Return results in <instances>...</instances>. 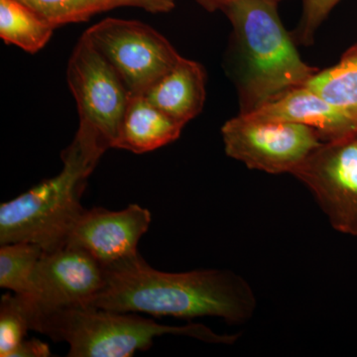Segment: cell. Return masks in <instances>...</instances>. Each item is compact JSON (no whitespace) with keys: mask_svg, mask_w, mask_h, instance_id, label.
Returning <instances> with one entry per match:
<instances>
[{"mask_svg":"<svg viewBox=\"0 0 357 357\" xmlns=\"http://www.w3.org/2000/svg\"><path fill=\"white\" fill-rule=\"evenodd\" d=\"M109 148L88 124L62 152L63 169L29 191L0 206V244L30 243L44 251L65 246L84 208L81 199L89 176Z\"/></svg>","mask_w":357,"mask_h":357,"instance_id":"cell-3","label":"cell"},{"mask_svg":"<svg viewBox=\"0 0 357 357\" xmlns=\"http://www.w3.org/2000/svg\"><path fill=\"white\" fill-rule=\"evenodd\" d=\"M232 25L239 114H248L310 81L319 69L301 58L275 0H237L223 9Z\"/></svg>","mask_w":357,"mask_h":357,"instance_id":"cell-2","label":"cell"},{"mask_svg":"<svg viewBox=\"0 0 357 357\" xmlns=\"http://www.w3.org/2000/svg\"><path fill=\"white\" fill-rule=\"evenodd\" d=\"M54 27L84 22L96 13L107 11L105 0H20Z\"/></svg>","mask_w":357,"mask_h":357,"instance_id":"cell-18","label":"cell"},{"mask_svg":"<svg viewBox=\"0 0 357 357\" xmlns=\"http://www.w3.org/2000/svg\"><path fill=\"white\" fill-rule=\"evenodd\" d=\"M43 251V249L34 243L1 244L0 287L29 297L32 292L35 270Z\"/></svg>","mask_w":357,"mask_h":357,"instance_id":"cell-16","label":"cell"},{"mask_svg":"<svg viewBox=\"0 0 357 357\" xmlns=\"http://www.w3.org/2000/svg\"><path fill=\"white\" fill-rule=\"evenodd\" d=\"M222 135L227 156L269 174H293L324 142L306 126L239 114L223 124Z\"/></svg>","mask_w":357,"mask_h":357,"instance_id":"cell-6","label":"cell"},{"mask_svg":"<svg viewBox=\"0 0 357 357\" xmlns=\"http://www.w3.org/2000/svg\"><path fill=\"white\" fill-rule=\"evenodd\" d=\"M105 287L89 307L155 317H215L231 325L252 318L255 291L241 275L227 269L160 271L142 256L107 268Z\"/></svg>","mask_w":357,"mask_h":357,"instance_id":"cell-1","label":"cell"},{"mask_svg":"<svg viewBox=\"0 0 357 357\" xmlns=\"http://www.w3.org/2000/svg\"><path fill=\"white\" fill-rule=\"evenodd\" d=\"M121 77L130 96H143L178 62L172 44L135 20L107 18L84 33Z\"/></svg>","mask_w":357,"mask_h":357,"instance_id":"cell-5","label":"cell"},{"mask_svg":"<svg viewBox=\"0 0 357 357\" xmlns=\"http://www.w3.org/2000/svg\"><path fill=\"white\" fill-rule=\"evenodd\" d=\"M150 223L151 213L137 204L121 211L84 208L65 245L84 249L107 269L140 255L138 244Z\"/></svg>","mask_w":357,"mask_h":357,"instance_id":"cell-10","label":"cell"},{"mask_svg":"<svg viewBox=\"0 0 357 357\" xmlns=\"http://www.w3.org/2000/svg\"><path fill=\"white\" fill-rule=\"evenodd\" d=\"M54 27L20 0H0V37L28 53H37L48 43Z\"/></svg>","mask_w":357,"mask_h":357,"instance_id":"cell-14","label":"cell"},{"mask_svg":"<svg viewBox=\"0 0 357 357\" xmlns=\"http://www.w3.org/2000/svg\"><path fill=\"white\" fill-rule=\"evenodd\" d=\"M244 115L261 121L306 126L317 131L324 142L357 131L356 119L333 107L306 86L292 89L255 112Z\"/></svg>","mask_w":357,"mask_h":357,"instance_id":"cell-11","label":"cell"},{"mask_svg":"<svg viewBox=\"0 0 357 357\" xmlns=\"http://www.w3.org/2000/svg\"><path fill=\"white\" fill-rule=\"evenodd\" d=\"M143 96L164 114L185 126L204 109L206 73L203 66L181 57Z\"/></svg>","mask_w":357,"mask_h":357,"instance_id":"cell-12","label":"cell"},{"mask_svg":"<svg viewBox=\"0 0 357 357\" xmlns=\"http://www.w3.org/2000/svg\"><path fill=\"white\" fill-rule=\"evenodd\" d=\"M342 0H303V14L295 37L300 44L314 43V35L331 11Z\"/></svg>","mask_w":357,"mask_h":357,"instance_id":"cell-19","label":"cell"},{"mask_svg":"<svg viewBox=\"0 0 357 357\" xmlns=\"http://www.w3.org/2000/svg\"><path fill=\"white\" fill-rule=\"evenodd\" d=\"M31 301L18 294H6L0 301V356L11 354L31 331Z\"/></svg>","mask_w":357,"mask_h":357,"instance_id":"cell-17","label":"cell"},{"mask_svg":"<svg viewBox=\"0 0 357 357\" xmlns=\"http://www.w3.org/2000/svg\"><path fill=\"white\" fill-rule=\"evenodd\" d=\"M107 10L121 6L137 7L148 13H169L175 7V0H105Z\"/></svg>","mask_w":357,"mask_h":357,"instance_id":"cell-20","label":"cell"},{"mask_svg":"<svg viewBox=\"0 0 357 357\" xmlns=\"http://www.w3.org/2000/svg\"><path fill=\"white\" fill-rule=\"evenodd\" d=\"M50 347L37 338H25L11 354V357H49L52 356Z\"/></svg>","mask_w":357,"mask_h":357,"instance_id":"cell-21","label":"cell"},{"mask_svg":"<svg viewBox=\"0 0 357 357\" xmlns=\"http://www.w3.org/2000/svg\"><path fill=\"white\" fill-rule=\"evenodd\" d=\"M199 6L203 7L206 10L210 13H215L217 10H223L227 6L237 0H194ZM275 1H280V0H275Z\"/></svg>","mask_w":357,"mask_h":357,"instance_id":"cell-22","label":"cell"},{"mask_svg":"<svg viewBox=\"0 0 357 357\" xmlns=\"http://www.w3.org/2000/svg\"><path fill=\"white\" fill-rule=\"evenodd\" d=\"M305 86L357 119V43L344 52L337 65L319 70Z\"/></svg>","mask_w":357,"mask_h":357,"instance_id":"cell-15","label":"cell"},{"mask_svg":"<svg viewBox=\"0 0 357 357\" xmlns=\"http://www.w3.org/2000/svg\"><path fill=\"white\" fill-rule=\"evenodd\" d=\"M184 126L152 105L144 96H132L115 148L135 154L153 151L177 140Z\"/></svg>","mask_w":357,"mask_h":357,"instance_id":"cell-13","label":"cell"},{"mask_svg":"<svg viewBox=\"0 0 357 357\" xmlns=\"http://www.w3.org/2000/svg\"><path fill=\"white\" fill-rule=\"evenodd\" d=\"M292 175L312 192L333 229L357 236V131L321 143Z\"/></svg>","mask_w":357,"mask_h":357,"instance_id":"cell-8","label":"cell"},{"mask_svg":"<svg viewBox=\"0 0 357 357\" xmlns=\"http://www.w3.org/2000/svg\"><path fill=\"white\" fill-rule=\"evenodd\" d=\"M33 307V305H32ZM31 331L69 344V357H130L156 337L185 335L208 344H234L238 335H220L202 324L162 325L138 312L95 307L40 312L32 307Z\"/></svg>","mask_w":357,"mask_h":357,"instance_id":"cell-4","label":"cell"},{"mask_svg":"<svg viewBox=\"0 0 357 357\" xmlns=\"http://www.w3.org/2000/svg\"><path fill=\"white\" fill-rule=\"evenodd\" d=\"M105 268L93 256L84 249L65 245L43 251L27 298L40 312L89 307L105 287Z\"/></svg>","mask_w":357,"mask_h":357,"instance_id":"cell-9","label":"cell"},{"mask_svg":"<svg viewBox=\"0 0 357 357\" xmlns=\"http://www.w3.org/2000/svg\"><path fill=\"white\" fill-rule=\"evenodd\" d=\"M67 79L79 122L88 124L107 148H115L130 93L112 66L83 34L69 63Z\"/></svg>","mask_w":357,"mask_h":357,"instance_id":"cell-7","label":"cell"}]
</instances>
